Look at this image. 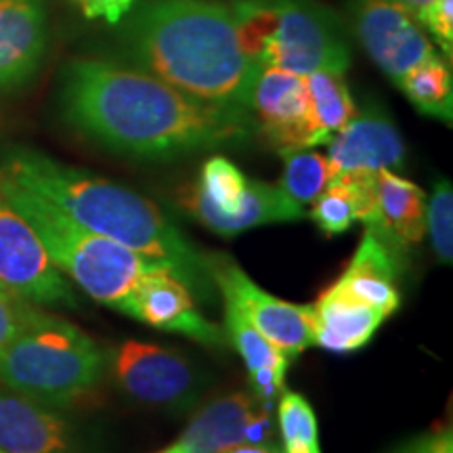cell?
Returning <instances> with one entry per match:
<instances>
[{
  "label": "cell",
  "mask_w": 453,
  "mask_h": 453,
  "mask_svg": "<svg viewBox=\"0 0 453 453\" xmlns=\"http://www.w3.org/2000/svg\"><path fill=\"white\" fill-rule=\"evenodd\" d=\"M59 105L73 130L137 160L217 150L254 133L250 111L196 99L143 70L105 59H72L61 73Z\"/></svg>",
  "instance_id": "obj_1"
},
{
  "label": "cell",
  "mask_w": 453,
  "mask_h": 453,
  "mask_svg": "<svg viewBox=\"0 0 453 453\" xmlns=\"http://www.w3.org/2000/svg\"><path fill=\"white\" fill-rule=\"evenodd\" d=\"M122 53L191 97L246 111L263 70L243 49L234 11L214 0H147L122 27Z\"/></svg>",
  "instance_id": "obj_2"
},
{
  "label": "cell",
  "mask_w": 453,
  "mask_h": 453,
  "mask_svg": "<svg viewBox=\"0 0 453 453\" xmlns=\"http://www.w3.org/2000/svg\"><path fill=\"white\" fill-rule=\"evenodd\" d=\"M0 179L26 187L84 229L166 265L187 286L206 292L203 281L211 277V263L154 202L137 191L27 145H4L0 150Z\"/></svg>",
  "instance_id": "obj_3"
},
{
  "label": "cell",
  "mask_w": 453,
  "mask_h": 453,
  "mask_svg": "<svg viewBox=\"0 0 453 453\" xmlns=\"http://www.w3.org/2000/svg\"><path fill=\"white\" fill-rule=\"evenodd\" d=\"M0 194L32 225L61 273L97 303L134 317V288L139 277L160 263L84 229L26 187L0 179Z\"/></svg>",
  "instance_id": "obj_4"
},
{
  "label": "cell",
  "mask_w": 453,
  "mask_h": 453,
  "mask_svg": "<svg viewBox=\"0 0 453 453\" xmlns=\"http://www.w3.org/2000/svg\"><path fill=\"white\" fill-rule=\"evenodd\" d=\"M105 370L104 349L47 311L0 349V384L47 407L78 403L99 387Z\"/></svg>",
  "instance_id": "obj_5"
},
{
  "label": "cell",
  "mask_w": 453,
  "mask_h": 453,
  "mask_svg": "<svg viewBox=\"0 0 453 453\" xmlns=\"http://www.w3.org/2000/svg\"><path fill=\"white\" fill-rule=\"evenodd\" d=\"M229 7L243 49L260 67L300 76L350 67L342 19L319 0H235Z\"/></svg>",
  "instance_id": "obj_6"
},
{
  "label": "cell",
  "mask_w": 453,
  "mask_h": 453,
  "mask_svg": "<svg viewBox=\"0 0 453 453\" xmlns=\"http://www.w3.org/2000/svg\"><path fill=\"white\" fill-rule=\"evenodd\" d=\"M179 202L206 229L223 237L304 217V208L283 194L280 185L248 179L223 156L203 162L197 183L183 187Z\"/></svg>",
  "instance_id": "obj_7"
},
{
  "label": "cell",
  "mask_w": 453,
  "mask_h": 453,
  "mask_svg": "<svg viewBox=\"0 0 453 453\" xmlns=\"http://www.w3.org/2000/svg\"><path fill=\"white\" fill-rule=\"evenodd\" d=\"M0 290L34 307L78 309L73 286L32 225L0 194Z\"/></svg>",
  "instance_id": "obj_8"
},
{
  "label": "cell",
  "mask_w": 453,
  "mask_h": 453,
  "mask_svg": "<svg viewBox=\"0 0 453 453\" xmlns=\"http://www.w3.org/2000/svg\"><path fill=\"white\" fill-rule=\"evenodd\" d=\"M110 364L120 388L139 403L185 411L200 399V373L174 350L124 340L111 353Z\"/></svg>",
  "instance_id": "obj_9"
},
{
  "label": "cell",
  "mask_w": 453,
  "mask_h": 453,
  "mask_svg": "<svg viewBox=\"0 0 453 453\" xmlns=\"http://www.w3.org/2000/svg\"><path fill=\"white\" fill-rule=\"evenodd\" d=\"M350 21L361 47L395 84L439 57L416 17L395 0H350Z\"/></svg>",
  "instance_id": "obj_10"
},
{
  "label": "cell",
  "mask_w": 453,
  "mask_h": 453,
  "mask_svg": "<svg viewBox=\"0 0 453 453\" xmlns=\"http://www.w3.org/2000/svg\"><path fill=\"white\" fill-rule=\"evenodd\" d=\"M211 273L223 292L225 303L234 304L257 330L281 350L288 359H296L313 344V309L273 296L257 286L234 263L219 260Z\"/></svg>",
  "instance_id": "obj_11"
},
{
  "label": "cell",
  "mask_w": 453,
  "mask_h": 453,
  "mask_svg": "<svg viewBox=\"0 0 453 453\" xmlns=\"http://www.w3.org/2000/svg\"><path fill=\"white\" fill-rule=\"evenodd\" d=\"M250 113L258 134L280 154L319 145L307 78L300 73L263 67L252 88Z\"/></svg>",
  "instance_id": "obj_12"
},
{
  "label": "cell",
  "mask_w": 453,
  "mask_h": 453,
  "mask_svg": "<svg viewBox=\"0 0 453 453\" xmlns=\"http://www.w3.org/2000/svg\"><path fill=\"white\" fill-rule=\"evenodd\" d=\"M275 424L269 407L250 393L219 396L191 418L174 445L185 453H217L229 445H273Z\"/></svg>",
  "instance_id": "obj_13"
},
{
  "label": "cell",
  "mask_w": 453,
  "mask_h": 453,
  "mask_svg": "<svg viewBox=\"0 0 453 453\" xmlns=\"http://www.w3.org/2000/svg\"><path fill=\"white\" fill-rule=\"evenodd\" d=\"M326 145L332 179L396 170L403 166L407 156L399 128L380 105L355 113L353 120Z\"/></svg>",
  "instance_id": "obj_14"
},
{
  "label": "cell",
  "mask_w": 453,
  "mask_h": 453,
  "mask_svg": "<svg viewBox=\"0 0 453 453\" xmlns=\"http://www.w3.org/2000/svg\"><path fill=\"white\" fill-rule=\"evenodd\" d=\"M134 319L162 332L185 334L206 344L223 347L225 334L197 311L189 286L166 265H154L134 288Z\"/></svg>",
  "instance_id": "obj_15"
},
{
  "label": "cell",
  "mask_w": 453,
  "mask_h": 453,
  "mask_svg": "<svg viewBox=\"0 0 453 453\" xmlns=\"http://www.w3.org/2000/svg\"><path fill=\"white\" fill-rule=\"evenodd\" d=\"M47 47V0H0V93L30 82Z\"/></svg>",
  "instance_id": "obj_16"
},
{
  "label": "cell",
  "mask_w": 453,
  "mask_h": 453,
  "mask_svg": "<svg viewBox=\"0 0 453 453\" xmlns=\"http://www.w3.org/2000/svg\"><path fill=\"white\" fill-rule=\"evenodd\" d=\"M0 451L81 453L72 424L47 405L0 390Z\"/></svg>",
  "instance_id": "obj_17"
},
{
  "label": "cell",
  "mask_w": 453,
  "mask_h": 453,
  "mask_svg": "<svg viewBox=\"0 0 453 453\" xmlns=\"http://www.w3.org/2000/svg\"><path fill=\"white\" fill-rule=\"evenodd\" d=\"M395 252V248L376 231L365 226L364 240L334 286L347 296L378 309L384 317L396 313L401 307V294L396 286L399 269Z\"/></svg>",
  "instance_id": "obj_18"
},
{
  "label": "cell",
  "mask_w": 453,
  "mask_h": 453,
  "mask_svg": "<svg viewBox=\"0 0 453 453\" xmlns=\"http://www.w3.org/2000/svg\"><path fill=\"white\" fill-rule=\"evenodd\" d=\"M426 194L420 185L395 173L380 170L376 174V200L372 219L364 223L376 231L395 250L416 246L426 234Z\"/></svg>",
  "instance_id": "obj_19"
},
{
  "label": "cell",
  "mask_w": 453,
  "mask_h": 453,
  "mask_svg": "<svg viewBox=\"0 0 453 453\" xmlns=\"http://www.w3.org/2000/svg\"><path fill=\"white\" fill-rule=\"evenodd\" d=\"M313 344L330 353H353L370 344L387 319L370 304L347 296L330 286L313 304Z\"/></svg>",
  "instance_id": "obj_20"
},
{
  "label": "cell",
  "mask_w": 453,
  "mask_h": 453,
  "mask_svg": "<svg viewBox=\"0 0 453 453\" xmlns=\"http://www.w3.org/2000/svg\"><path fill=\"white\" fill-rule=\"evenodd\" d=\"M304 78H307L317 143L326 145L340 128L353 120L357 113L355 101L344 82V73L313 72Z\"/></svg>",
  "instance_id": "obj_21"
},
{
  "label": "cell",
  "mask_w": 453,
  "mask_h": 453,
  "mask_svg": "<svg viewBox=\"0 0 453 453\" xmlns=\"http://www.w3.org/2000/svg\"><path fill=\"white\" fill-rule=\"evenodd\" d=\"M396 87L416 105L418 111L451 124L453 116V81L443 55L434 57L407 72Z\"/></svg>",
  "instance_id": "obj_22"
},
{
  "label": "cell",
  "mask_w": 453,
  "mask_h": 453,
  "mask_svg": "<svg viewBox=\"0 0 453 453\" xmlns=\"http://www.w3.org/2000/svg\"><path fill=\"white\" fill-rule=\"evenodd\" d=\"M283 174L280 189L300 208L309 206L330 185L332 170L324 154L313 150L283 151Z\"/></svg>",
  "instance_id": "obj_23"
},
{
  "label": "cell",
  "mask_w": 453,
  "mask_h": 453,
  "mask_svg": "<svg viewBox=\"0 0 453 453\" xmlns=\"http://www.w3.org/2000/svg\"><path fill=\"white\" fill-rule=\"evenodd\" d=\"M283 453H321L319 426L311 403L294 390H283L277 407Z\"/></svg>",
  "instance_id": "obj_24"
},
{
  "label": "cell",
  "mask_w": 453,
  "mask_h": 453,
  "mask_svg": "<svg viewBox=\"0 0 453 453\" xmlns=\"http://www.w3.org/2000/svg\"><path fill=\"white\" fill-rule=\"evenodd\" d=\"M225 319L226 332H229V342L242 355L248 373L257 372L260 367H275V370L288 372L290 359L280 349L273 347L234 304L225 303Z\"/></svg>",
  "instance_id": "obj_25"
},
{
  "label": "cell",
  "mask_w": 453,
  "mask_h": 453,
  "mask_svg": "<svg viewBox=\"0 0 453 453\" xmlns=\"http://www.w3.org/2000/svg\"><path fill=\"white\" fill-rule=\"evenodd\" d=\"M426 231L430 246L441 263L451 265L453 260V189L447 179L434 185L433 196L426 200Z\"/></svg>",
  "instance_id": "obj_26"
},
{
  "label": "cell",
  "mask_w": 453,
  "mask_h": 453,
  "mask_svg": "<svg viewBox=\"0 0 453 453\" xmlns=\"http://www.w3.org/2000/svg\"><path fill=\"white\" fill-rule=\"evenodd\" d=\"M42 313L44 309L34 307V304H27L0 290V349L11 342L21 330L34 324Z\"/></svg>",
  "instance_id": "obj_27"
},
{
  "label": "cell",
  "mask_w": 453,
  "mask_h": 453,
  "mask_svg": "<svg viewBox=\"0 0 453 453\" xmlns=\"http://www.w3.org/2000/svg\"><path fill=\"white\" fill-rule=\"evenodd\" d=\"M418 24L433 34L439 49L451 59L453 53V0H433L418 13Z\"/></svg>",
  "instance_id": "obj_28"
},
{
  "label": "cell",
  "mask_w": 453,
  "mask_h": 453,
  "mask_svg": "<svg viewBox=\"0 0 453 453\" xmlns=\"http://www.w3.org/2000/svg\"><path fill=\"white\" fill-rule=\"evenodd\" d=\"M87 19H104L107 24H120L137 0H73Z\"/></svg>",
  "instance_id": "obj_29"
},
{
  "label": "cell",
  "mask_w": 453,
  "mask_h": 453,
  "mask_svg": "<svg viewBox=\"0 0 453 453\" xmlns=\"http://www.w3.org/2000/svg\"><path fill=\"white\" fill-rule=\"evenodd\" d=\"M390 453H453L451 428H441L434 433H426L407 443L399 445Z\"/></svg>",
  "instance_id": "obj_30"
},
{
  "label": "cell",
  "mask_w": 453,
  "mask_h": 453,
  "mask_svg": "<svg viewBox=\"0 0 453 453\" xmlns=\"http://www.w3.org/2000/svg\"><path fill=\"white\" fill-rule=\"evenodd\" d=\"M217 453H281L275 445H254V443H237L229 445Z\"/></svg>",
  "instance_id": "obj_31"
},
{
  "label": "cell",
  "mask_w": 453,
  "mask_h": 453,
  "mask_svg": "<svg viewBox=\"0 0 453 453\" xmlns=\"http://www.w3.org/2000/svg\"><path fill=\"white\" fill-rule=\"evenodd\" d=\"M395 3H399L401 7H405L413 17H418V13H420L428 3H433V0H395Z\"/></svg>",
  "instance_id": "obj_32"
},
{
  "label": "cell",
  "mask_w": 453,
  "mask_h": 453,
  "mask_svg": "<svg viewBox=\"0 0 453 453\" xmlns=\"http://www.w3.org/2000/svg\"><path fill=\"white\" fill-rule=\"evenodd\" d=\"M160 453H185L183 449H179V447L177 445H170V447H166V449H164V451H160Z\"/></svg>",
  "instance_id": "obj_33"
},
{
  "label": "cell",
  "mask_w": 453,
  "mask_h": 453,
  "mask_svg": "<svg viewBox=\"0 0 453 453\" xmlns=\"http://www.w3.org/2000/svg\"><path fill=\"white\" fill-rule=\"evenodd\" d=\"M0 453H4V451H0Z\"/></svg>",
  "instance_id": "obj_34"
}]
</instances>
